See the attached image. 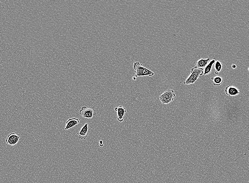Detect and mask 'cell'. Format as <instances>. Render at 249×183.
I'll return each mask as SVG.
<instances>
[{
  "label": "cell",
  "mask_w": 249,
  "mask_h": 183,
  "mask_svg": "<svg viewBox=\"0 0 249 183\" xmlns=\"http://www.w3.org/2000/svg\"><path fill=\"white\" fill-rule=\"evenodd\" d=\"M133 67L135 74V77H136L147 76L151 77L155 75L153 72L143 66V64H141L139 62H134Z\"/></svg>",
  "instance_id": "6da1fadb"
},
{
  "label": "cell",
  "mask_w": 249,
  "mask_h": 183,
  "mask_svg": "<svg viewBox=\"0 0 249 183\" xmlns=\"http://www.w3.org/2000/svg\"><path fill=\"white\" fill-rule=\"evenodd\" d=\"M204 73V69L202 68L194 67L191 69V73L187 77L184 84L185 85H189L194 84L198 78L202 76Z\"/></svg>",
  "instance_id": "7a4b0ae2"
},
{
  "label": "cell",
  "mask_w": 249,
  "mask_h": 183,
  "mask_svg": "<svg viewBox=\"0 0 249 183\" xmlns=\"http://www.w3.org/2000/svg\"><path fill=\"white\" fill-rule=\"evenodd\" d=\"M175 96L174 91L168 90L159 96V99L162 104H168L174 100Z\"/></svg>",
  "instance_id": "3957f363"
},
{
  "label": "cell",
  "mask_w": 249,
  "mask_h": 183,
  "mask_svg": "<svg viewBox=\"0 0 249 183\" xmlns=\"http://www.w3.org/2000/svg\"><path fill=\"white\" fill-rule=\"evenodd\" d=\"M79 114L84 118L91 119L96 114L95 107L83 106L79 110Z\"/></svg>",
  "instance_id": "277c9868"
},
{
  "label": "cell",
  "mask_w": 249,
  "mask_h": 183,
  "mask_svg": "<svg viewBox=\"0 0 249 183\" xmlns=\"http://www.w3.org/2000/svg\"><path fill=\"white\" fill-rule=\"evenodd\" d=\"M20 138V137L15 132L10 134L6 139V142L7 144L11 146L15 145L18 143Z\"/></svg>",
  "instance_id": "5b68a950"
},
{
  "label": "cell",
  "mask_w": 249,
  "mask_h": 183,
  "mask_svg": "<svg viewBox=\"0 0 249 183\" xmlns=\"http://www.w3.org/2000/svg\"><path fill=\"white\" fill-rule=\"evenodd\" d=\"M88 123H85L83 127H82L80 131L77 133V135H78V138L81 140H85L89 136L88 134Z\"/></svg>",
  "instance_id": "8992f818"
},
{
  "label": "cell",
  "mask_w": 249,
  "mask_h": 183,
  "mask_svg": "<svg viewBox=\"0 0 249 183\" xmlns=\"http://www.w3.org/2000/svg\"><path fill=\"white\" fill-rule=\"evenodd\" d=\"M225 94L229 96H235L240 93L239 89L236 87L231 85H228L225 89Z\"/></svg>",
  "instance_id": "52a82bcc"
},
{
  "label": "cell",
  "mask_w": 249,
  "mask_h": 183,
  "mask_svg": "<svg viewBox=\"0 0 249 183\" xmlns=\"http://www.w3.org/2000/svg\"><path fill=\"white\" fill-rule=\"evenodd\" d=\"M115 111L117 112V120L119 122H122L124 120V117L126 112V109L122 106H119L115 107Z\"/></svg>",
  "instance_id": "ba28073f"
},
{
  "label": "cell",
  "mask_w": 249,
  "mask_h": 183,
  "mask_svg": "<svg viewBox=\"0 0 249 183\" xmlns=\"http://www.w3.org/2000/svg\"><path fill=\"white\" fill-rule=\"evenodd\" d=\"M81 120L79 119L73 118L68 119L66 123L65 129L66 130H69L73 127L78 125L80 123Z\"/></svg>",
  "instance_id": "9c48e42d"
},
{
  "label": "cell",
  "mask_w": 249,
  "mask_h": 183,
  "mask_svg": "<svg viewBox=\"0 0 249 183\" xmlns=\"http://www.w3.org/2000/svg\"><path fill=\"white\" fill-rule=\"evenodd\" d=\"M216 59V58H213L209 62L207 66L204 68L203 75H206L211 74L212 71V67L215 62Z\"/></svg>",
  "instance_id": "30bf717a"
},
{
  "label": "cell",
  "mask_w": 249,
  "mask_h": 183,
  "mask_svg": "<svg viewBox=\"0 0 249 183\" xmlns=\"http://www.w3.org/2000/svg\"><path fill=\"white\" fill-rule=\"evenodd\" d=\"M210 58L201 59L196 62L195 67L199 68H205L209 63Z\"/></svg>",
  "instance_id": "8fae6325"
},
{
  "label": "cell",
  "mask_w": 249,
  "mask_h": 183,
  "mask_svg": "<svg viewBox=\"0 0 249 183\" xmlns=\"http://www.w3.org/2000/svg\"><path fill=\"white\" fill-rule=\"evenodd\" d=\"M214 74L217 75L219 74L223 68V65L221 61L216 59L214 65Z\"/></svg>",
  "instance_id": "7c38bea8"
},
{
  "label": "cell",
  "mask_w": 249,
  "mask_h": 183,
  "mask_svg": "<svg viewBox=\"0 0 249 183\" xmlns=\"http://www.w3.org/2000/svg\"><path fill=\"white\" fill-rule=\"evenodd\" d=\"M211 79L213 81V85L214 86H219L223 83V80L221 76H216L211 77Z\"/></svg>",
  "instance_id": "4fadbf2b"
},
{
  "label": "cell",
  "mask_w": 249,
  "mask_h": 183,
  "mask_svg": "<svg viewBox=\"0 0 249 183\" xmlns=\"http://www.w3.org/2000/svg\"><path fill=\"white\" fill-rule=\"evenodd\" d=\"M231 67L233 69H236L237 68V66L236 65H235V64H232Z\"/></svg>",
  "instance_id": "5bb4252c"
},
{
  "label": "cell",
  "mask_w": 249,
  "mask_h": 183,
  "mask_svg": "<svg viewBox=\"0 0 249 183\" xmlns=\"http://www.w3.org/2000/svg\"><path fill=\"white\" fill-rule=\"evenodd\" d=\"M136 78L137 77H132V79H133V80H134V81H136Z\"/></svg>",
  "instance_id": "9a60e30c"
},
{
  "label": "cell",
  "mask_w": 249,
  "mask_h": 183,
  "mask_svg": "<svg viewBox=\"0 0 249 183\" xmlns=\"http://www.w3.org/2000/svg\"><path fill=\"white\" fill-rule=\"evenodd\" d=\"M248 71H249V68H248Z\"/></svg>",
  "instance_id": "2e32d148"
}]
</instances>
